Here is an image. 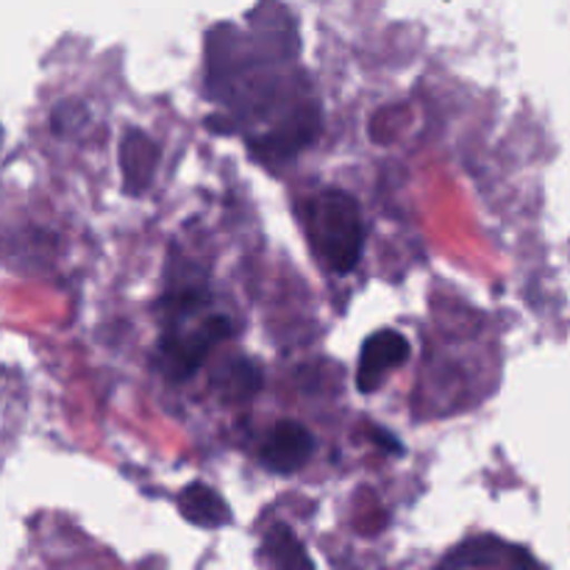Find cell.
Instances as JSON below:
<instances>
[{"label":"cell","instance_id":"cell-10","mask_svg":"<svg viewBox=\"0 0 570 570\" xmlns=\"http://www.w3.org/2000/svg\"><path fill=\"white\" fill-rule=\"evenodd\" d=\"M373 443L384 445L390 454H404V445H401L399 440H393V434L384 432V429H373Z\"/></svg>","mask_w":570,"mask_h":570},{"label":"cell","instance_id":"cell-7","mask_svg":"<svg viewBox=\"0 0 570 570\" xmlns=\"http://www.w3.org/2000/svg\"><path fill=\"white\" fill-rule=\"evenodd\" d=\"M501 562H527L532 566V557L515 546H504L499 538H473L462 543L451 557H445L443 566H501Z\"/></svg>","mask_w":570,"mask_h":570},{"label":"cell","instance_id":"cell-6","mask_svg":"<svg viewBox=\"0 0 570 570\" xmlns=\"http://www.w3.org/2000/svg\"><path fill=\"white\" fill-rule=\"evenodd\" d=\"M178 510L189 523L200 529H220L232 521V510L226 501L204 482H189L178 493Z\"/></svg>","mask_w":570,"mask_h":570},{"label":"cell","instance_id":"cell-9","mask_svg":"<svg viewBox=\"0 0 570 570\" xmlns=\"http://www.w3.org/2000/svg\"><path fill=\"white\" fill-rule=\"evenodd\" d=\"M262 549H265V557L271 566L312 568V560H309V554L304 551V546H301L298 538H295L287 527H282V523H278V527L267 534Z\"/></svg>","mask_w":570,"mask_h":570},{"label":"cell","instance_id":"cell-8","mask_svg":"<svg viewBox=\"0 0 570 570\" xmlns=\"http://www.w3.org/2000/svg\"><path fill=\"white\" fill-rule=\"evenodd\" d=\"M215 387H220V393L226 399H250L262 390V371L254 360L248 356H234L226 365L220 367L215 379Z\"/></svg>","mask_w":570,"mask_h":570},{"label":"cell","instance_id":"cell-5","mask_svg":"<svg viewBox=\"0 0 570 570\" xmlns=\"http://www.w3.org/2000/svg\"><path fill=\"white\" fill-rule=\"evenodd\" d=\"M159 165V145L139 128H128L120 142V167L128 195H142L154 181Z\"/></svg>","mask_w":570,"mask_h":570},{"label":"cell","instance_id":"cell-2","mask_svg":"<svg viewBox=\"0 0 570 570\" xmlns=\"http://www.w3.org/2000/svg\"><path fill=\"white\" fill-rule=\"evenodd\" d=\"M232 337V321L226 315H206L198 326L181 328V323H170L159 340V367L173 382H184L200 371L209 360L212 348Z\"/></svg>","mask_w":570,"mask_h":570},{"label":"cell","instance_id":"cell-1","mask_svg":"<svg viewBox=\"0 0 570 570\" xmlns=\"http://www.w3.org/2000/svg\"><path fill=\"white\" fill-rule=\"evenodd\" d=\"M309 243L328 271H354L365 248V226L356 198L343 189H323L309 206Z\"/></svg>","mask_w":570,"mask_h":570},{"label":"cell","instance_id":"cell-4","mask_svg":"<svg viewBox=\"0 0 570 570\" xmlns=\"http://www.w3.org/2000/svg\"><path fill=\"white\" fill-rule=\"evenodd\" d=\"M312 454H315V438L309 429L298 421H278L262 445L259 460L271 473L287 476V473L301 471L312 460Z\"/></svg>","mask_w":570,"mask_h":570},{"label":"cell","instance_id":"cell-3","mask_svg":"<svg viewBox=\"0 0 570 570\" xmlns=\"http://www.w3.org/2000/svg\"><path fill=\"white\" fill-rule=\"evenodd\" d=\"M410 362V340L395 328H382V332L371 334L362 345L360 354V371H356V387L360 393L371 395L384 384V379L395 371V367Z\"/></svg>","mask_w":570,"mask_h":570}]
</instances>
